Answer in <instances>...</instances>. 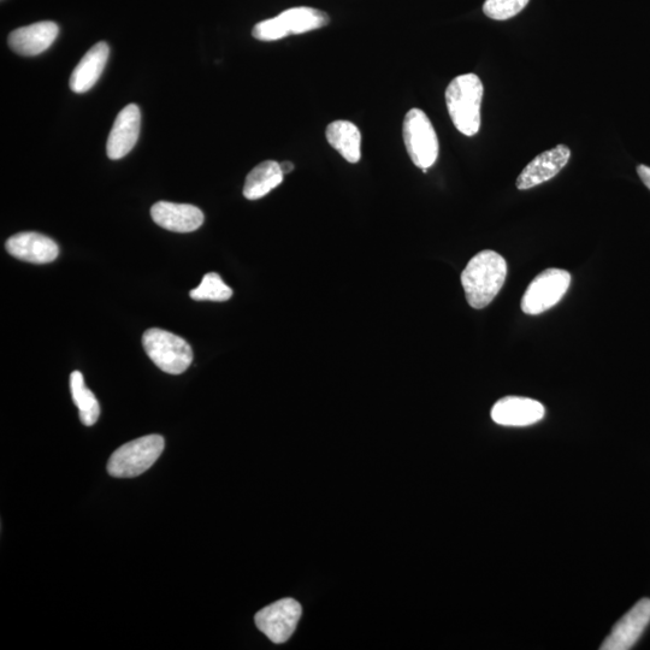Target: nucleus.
Returning <instances> with one entry per match:
<instances>
[{
  "instance_id": "1",
  "label": "nucleus",
  "mask_w": 650,
  "mask_h": 650,
  "mask_svg": "<svg viewBox=\"0 0 650 650\" xmlns=\"http://www.w3.org/2000/svg\"><path fill=\"white\" fill-rule=\"evenodd\" d=\"M507 277V263L499 253L486 250L472 258L462 274L466 300L476 310L484 309L501 291Z\"/></svg>"
},
{
  "instance_id": "2",
  "label": "nucleus",
  "mask_w": 650,
  "mask_h": 650,
  "mask_svg": "<svg viewBox=\"0 0 650 650\" xmlns=\"http://www.w3.org/2000/svg\"><path fill=\"white\" fill-rule=\"evenodd\" d=\"M484 88L475 74L460 75L446 90L448 114L460 133L474 137L481 128V106Z\"/></svg>"
},
{
  "instance_id": "3",
  "label": "nucleus",
  "mask_w": 650,
  "mask_h": 650,
  "mask_svg": "<svg viewBox=\"0 0 650 650\" xmlns=\"http://www.w3.org/2000/svg\"><path fill=\"white\" fill-rule=\"evenodd\" d=\"M164 445L161 435H147L126 443L111 455L109 475L117 478L143 475L161 457Z\"/></svg>"
},
{
  "instance_id": "4",
  "label": "nucleus",
  "mask_w": 650,
  "mask_h": 650,
  "mask_svg": "<svg viewBox=\"0 0 650 650\" xmlns=\"http://www.w3.org/2000/svg\"><path fill=\"white\" fill-rule=\"evenodd\" d=\"M143 345L147 356L167 374H183L192 364V347L185 339L173 333L157 328L147 330L143 336Z\"/></svg>"
},
{
  "instance_id": "5",
  "label": "nucleus",
  "mask_w": 650,
  "mask_h": 650,
  "mask_svg": "<svg viewBox=\"0 0 650 650\" xmlns=\"http://www.w3.org/2000/svg\"><path fill=\"white\" fill-rule=\"evenodd\" d=\"M403 134L411 161L427 173L437 161L440 149L433 123L424 111L412 109L405 116Z\"/></svg>"
},
{
  "instance_id": "6",
  "label": "nucleus",
  "mask_w": 650,
  "mask_h": 650,
  "mask_svg": "<svg viewBox=\"0 0 650 650\" xmlns=\"http://www.w3.org/2000/svg\"><path fill=\"white\" fill-rule=\"evenodd\" d=\"M571 275L563 269H548L530 283L522 300V310L530 316L552 309L569 291Z\"/></svg>"
},
{
  "instance_id": "7",
  "label": "nucleus",
  "mask_w": 650,
  "mask_h": 650,
  "mask_svg": "<svg viewBox=\"0 0 650 650\" xmlns=\"http://www.w3.org/2000/svg\"><path fill=\"white\" fill-rule=\"evenodd\" d=\"M301 617V606L293 599H283L259 611L254 617L257 628L270 641L285 643L294 634Z\"/></svg>"
},
{
  "instance_id": "8",
  "label": "nucleus",
  "mask_w": 650,
  "mask_h": 650,
  "mask_svg": "<svg viewBox=\"0 0 650 650\" xmlns=\"http://www.w3.org/2000/svg\"><path fill=\"white\" fill-rule=\"evenodd\" d=\"M650 623V599L637 602L619 622L613 626L600 647L601 650H629L640 640Z\"/></svg>"
},
{
  "instance_id": "9",
  "label": "nucleus",
  "mask_w": 650,
  "mask_h": 650,
  "mask_svg": "<svg viewBox=\"0 0 650 650\" xmlns=\"http://www.w3.org/2000/svg\"><path fill=\"white\" fill-rule=\"evenodd\" d=\"M570 157L571 150L566 145H558L552 150L541 153L518 176L517 188L520 191H527L552 180L569 163Z\"/></svg>"
},
{
  "instance_id": "10",
  "label": "nucleus",
  "mask_w": 650,
  "mask_h": 650,
  "mask_svg": "<svg viewBox=\"0 0 650 650\" xmlns=\"http://www.w3.org/2000/svg\"><path fill=\"white\" fill-rule=\"evenodd\" d=\"M141 127V112L137 104H130L117 115L112 127L106 152L110 159L126 157L137 145Z\"/></svg>"
},
{
  "instance_id": "11",
  "label": "nucleus",
  "mask_w": 650,
  "mask_h": 650,
  "mask_svg": "<svg viewBox=\"0 0 650 650\" xmlns=\"http://www.w3.org/2000/svg\"><path fill=\"white\" fill-rule=\"evenodd\" d=\"M545 413V407L539 401L507 397L494 405L492 418L496 424L504 427H528L540 422L545 417Z\"/></svg>"
},
{
  "instance_id": "12",
  "label": "nucleus",
  "mask_w": 650,
  "mask_h": 650,
  "mask_svg": "<svg viewBox=\"0 0 650 650\" xmlns=\"http://www.w3.org/2000/svg\"><path fill=\"white\" fill-rule=\"evenodd\" d=\"M11 256L33 264H47L56 260L59 248L49 236L26 232L11 236L5 245Z\"/></svg>"
},
{
  "instance_id": "13",
  "label": "nucleus",
  "mask_w": 650,
  "mask_h": 650,
  "mask_svg": "<svg viewBox=\"0 0 650 650\" xmlns=\"http://www.w3.org/2000/svg\"><path fill=\"white\" fill-rule=\"evenodd\" d=\"M151 216L159 227L175 233H191L203 226L204 214L197 206L159 202L152 206Z\"/></svg>"
},
{
  "instance_id": "14",
  "label": "nucleus",
  "mask_w": 650,
  "mask_h": 650,
  "mask_svg": "<svg viewBox=\"0 0 650 650\" xmlns=\"http://www.w3.org/2000/svg\"><path fill=\"white\" fill-rule=\"evenodd\" d=\"M58 33L59 28L55 22H38L11 32L8 43L11 50L19 55L33 57L49 49L55 43Z\"/></svg>"
},
{
  "instance_id": "15",
  "label": "nucleus",
  "mask_w": 650,
  "mask_h": 650,
  "mask_svg": "<svg viewBox=\"0 0 650 650\" xmlns=\"http://www.w3.org/2000/svg\"><path fill=\"white\" fill-rule=\"evenodd\" d=\"M110 47L104 41L94 45L82 57L80 63L76 65L70 76V88L75 93H86L97 84L100 76L104 72L106 63H108Z\"/></svg>"
},
{
  "instance_id": "16",
  "label": "nucleus",
  "mask_w": 650,
  "mask_h": 650,
  "mask_svg": "<svg viewBox=\"0 0 650 650\" xmlns=\"http://www.w3.org/2000/svg\"><path fill=\"white\" fill-rule=\"evenodd\" d=\"M330 146L340 153L348 163H358L362 157V134L356 124L350 121L330 123L327 132Z\"/></svg>"
},
{
  "instance_id": "17",
  "label": "nucleus",
  "mask_w": 650,
  "mask_h": 650,
  "mask_svg": "<svg viewBox=\"0 0 650 650\" xmlns=\"http://www.w3.org/2000/svg\"><path fill=\"white\" fill-rule=\"evenodd\" d=\"M283 176L285 175L282 173L280 163L275 161L260 163L246 177L244 186L245 198L248 200H258L265 197V195L281 185Z\"/></svg>"
},
{
  "instance_id": "18",
  "label": "nucleus",
  "mask_w": 650,
  "mask_h": 650,
  "mask_svg": "<svg viewBox=\"0 0 650 650\" xmlns=\"http://www.w3.org/2000/svg\"><path fill=\"white\" fill-rule=\"evenodd\" d=\"M279 17L288 35L316 31L329 23V17L323 11L305 7L288 9Z\"/></svg>"
},
{
  "instance_id": "19",
  "label": "nucleus",
  "mask_w": 650,
  "mask_h": 650,
  "mask_svg": "<svg viewBox=\"0 0 650 650\" xmlns=\"http://www.w3.org/2000/svg\"><path fill=\"white\" fill-rule=\"evenodd\" d=\"M70 389L76 406H78L80 419L86 427L96 424L100 416V406L96 395L86 387L84 375L74 371L70 375Z\"/></svg>"
},
{
  "instance_id": "20",
  "label": "nucleus",
  "mask_w": 650,
  "mask_h": 650,
  "mask_svg": "<svg viewBox=\"0 0 650 650\" xmlns=\"http://www.w3.org/2000/svg\"><path fill=\"white\" fill-rule=\"evenodd\" d=\"M189 295L197 301H220L222 303V301L232 298L233 291L223 282L220 275L210 273L204 276L202 283Z\"/></svg>"
},
{
  "instance_id": "21",
  "label": "nucleus",
  "mask_w": 650,
  "mask_h": 650,
  "mask_svg": "<svg viewBox=\"0 0 650 650\" xmlns=\"http://www.w3.org/2000/svg\"><path fill=\"white\" fill-rule=\"evenodd\" d=\"M529 2L530 0H486L483 13L489 19L506 21L523 11Z\"/></svg>"
},
{
  "instance_id": "22",
  "label": "nucleus",
  "mask_w": 650,
  "mask_h": 650,
  "mask_svg": "<svg viewBox=\"0 0 650 650\" xmlns=\"http://www.w3.org/2000/svg\"><path fill=\"white\" fill-rule=\"evenodd\" d=\"M252 35L260 41H276L288 37L279 16L257 23L253 28Z\"/></svg>"
},
{
  "instance_id": "23",
  "label": "nucleus",
  "mask_w": 650,
  "mask_h": 650,
  "mask_svg": "<svg viewBox=\"0 0 650 650\" xmlns=\"http://www.w3.org/2000/svg\"><path fill=\"white\" fill-rule=\"evenodd\" d=\"M637 173L644 185L650 189V168L647 165H638Z\"/></svg>"
},
{
  "instance_id": "24",
  "label": "nucleus",
  "mask_w": 650,
  "mask_h": 650,
  "mask_svg": "<svg viewBox=\"0 0 650 650\" xmlns=\"http://www.w3.org/2000/svg\"><path fill=\"white\" fill-rule=\"evenodd\" d=\"M280 167L282 170L283 175L291 173V171L294 169V164L291 162H283L280 163Z\"/></svg>"
}]
</instances>
